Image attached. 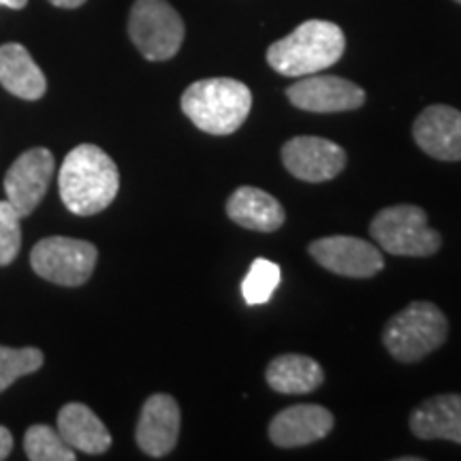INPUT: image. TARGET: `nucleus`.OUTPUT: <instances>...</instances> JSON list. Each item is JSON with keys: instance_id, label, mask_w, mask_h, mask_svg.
Masks as SVG:
<instances>
[{"instance_id": "obj_20", "label": "nucleus", "mask_w": 461, "mask_h": 461, "mask_svg": "<svg viewBox=\"0 0 461 461\" xmlns=\"http://www.w3.org/2000/svg\"><path fill=\"white\" fill-rule=\"evenodd\" d=\"M24 451L32 461H75L73 448L50 425H32L26 431Z\"/></svg>"}, {"instance_id": "obj_13", "label": "nucleus", "mask_w": 461, "mask_h": 461, "mask_svg": "<svg viewBox=\"0 0 461 461\" xmlns=\"http://www.w3.org/2000/svg\"><path fill=\"white\" fill-rule=\"evenodd\" d=\"M180 406L167 393L148 397L137 423V445L149 457H165L177 445L180 436Z\"/></svg>"}, {"instance_id": "obj_12", "label": "nucleus", "mask_w": 461, "mask_h": 461, "mask_svg": "<svg viewBox=\"0 0 461 461\" xmlns=\"http://www.w3.org/2000/svg\"><path fill=\"white\" fill-rule=\"evenodd\" d=\"M412 137L431 158L445 163L461 160V112L448 105L423 109L414 120Z\"/></svg>"}, {"instance_id": "obj_8", "label": "nucleus", "mask_w": 461, "mask_h": 461, "mask_svg": "<svg viewBox=\"0 0 461 461\" xmlns=\"http://www.w3.org/2000/svg\"><path fill=\"white\" fill-rule=\"evenodd\" d=\"M56 160L48 148H34L22 154L5 176L7 201L15 207L20 218L31 216L48 193Z\"/></svg>"}, {"instance_id": "obj_1", "label": "nucleus", "mask_w": 461, "mask_h": 461, "mask_svg": "<svg viewBox=\"0 0 461 461\" xmlns=\"http://www.w3.org/2000/svg\"><path fill=\"white\" fill-rule=\"evenodd\" d=\"M58 188L71 214L95 216L107 210L118 194V167L99 146L82 143L67 154L58 176Z\"/></svg>"}, {"instance_id": "obj_24", "label": "nucleus", "mask_w": 461, "mask_h": 461, "mask_svg": "<svg viewBox=\"0 0 461 461\" xmlns=\"http://www.w3.org/2000/svg\"><path fill=\"white\" fill-rule=\"evenodd\" d=\"M11 448H14V436H11V431L7 428L0 425V461L9 457Z\"/></svg>"}, {"instance_id": "obj_4", "label": "nucleus", "mask_w": 461, "mask_h": 461, "mask_svg": "<svg viewBox=\"0 0 461 461\" xmlns=\"http://www.w3.org/2000/svg\"><path fill=\"white\" fill-rule=\"evenodd\" d=\"M448 321L431 302H412L391 316L383 330V344L402 363H417L447 342Z\"/></svg>"}, {"instance_id": "obj_10", "label": "nucleus", "mask_w": 461, "mask_h": 461, "mask_svg": "<svg viewBox=\"0 0 461 461\" xmlns=\"http://www.w3.org/2000/svg\"><path fill=\"white\" fill-rule=\"evenodd\" d=\"M293 105L312 113L353 112L366 103V92L348 79L338 75H305L286 88Z\"/></svg>"}, {"instance_id": "obj_11", "label": "nucleus", "mask_w": 461, "mask_h": 461, "mask_svg": "<svg viewBox=\"0 0 461 461\" xmlns=\"http://www.w3.org/2000/svg\"><path fill=\"white\" fill-rule=\"evenodd\" d=\"M282 163L297 180L319 184L333 180L344 169L346 152L330 140L302 135L282 146Z\"/></svg>"}, {"instance_id": "obj_16", "label": "nucleus", "mask_w": 461, "mask_h": 461, "mask_svg": "<svg viewBox=\"0 0 461 461\" xmlns=\"http://www.w3.org/2000/svg\"><path fill=\"white\" fill-rule=\"evenodd\" d=\"M0 84L17 99L39 101L48 90V79L31 51L20 43H7L0 48Z\"/></svg>"}, {"instance_id": "obj_18", "label": "nucleus", "mask_w": 461, "mask_h": 461, "mask_svg": "<svg viewBox=\"0 0 461 461\" xmlns=\"http://www.w3.org/2000/svg\"><path fill=\"white\" fill-rule=\"evenodd\" d=\"M227 214L240 227L252 230H278L285 224V207L280 201L255 186H241L227 201Z\"/></svg>"}, {"instance_id": "obj_9", "label": "nucleus", "mask_w": 461, "mask_h": 461, "mask_svg": "<svg viewBox=\"0 0 461 461\" xmlns=\"http://www.w3.org/2000/svg\"><path fill=\"white\" fill-rule=\"evenodd\" d=\"M308 250L322 267L346 278H372L384 267L380 248L350 235L321 238L312 241Z\"/></svg>"}, {"instance_id": "obj_23", "label": "nucleus", "mask_w": 461, "mask_h": 461, "mask_svg": "<svg viewBox=\"0 0 461 461\" xmlns=\"http://www.w3.org/2000/svg\"><path fill=\"white\" fill-rule=\"evenodd\" d=\"M22 246L20 214L7 199L0 201V267L15 261Z\"/></svg>"}, {"instance_id": "obj_17", "label": "nucleus", "mask_w": 461, "mask_h": 461, "mask_svg": "<svg viewBox=\"0 0 461 461\" xmlns=\"http://www.w3.org/2000/svg\"><path fill=\"white\" fill-rule=\"evenodd\" d=\"M58 434L75 451L101 455L112 447V434L86 403L71 402L58 412Z\"/></svg>"}, {"instance_id": "obj_22", "label": "nucleus", "mask_w": 461, "mask_h": 461, "mask_svg": "<svg viewBox=\"0 0 461 461\" xmlns=\"http://www.w3.org/2000/svg\"><path fill=\"white\" fill-rule=\"evenodd\" d=\"M43 366V353L32 346L26 348H9L0 346V393L9 389L17 378L34 374Z\"/></svg>"}, {"instance_id": "obj_25", "label": "nucleus", "mask_w": 461, "mask_h": 461, "mask_svg": "<svg viewBox=\"0 0 461 461\" xmlns=\"http://www.w3.org/2000/svg\"><path fill=\"white\" fill-rule=\"evenodd\" d=\"M54 7H60V9H77L82 7L86 0H50Z\"/></svg>"}, {"instance_id": "obj_3", "label": "nucleus", "mask_w": 461, "mask_h": 461, "mask_svg": "<svg viewBox=\"0 0 461 461\" xmlns=\"http://www.w3.org/2000/svg\"><path fill=\"white\" fill-rule=\"evenodd\" d=\"M252 92L230 77H210L190 84L182 95V112L199 131L230 135L246 122Z\"/></svg>"}, {"instance_id": "obj_5", "label": "nucleus", "mask_w": 461, "mask_h": 461, "mask_svg": "<svg viewBox=\"0 0 461 461\" xmlns=\"http://www.w3.org/2000/svg\"><path fill=\"white\" fill-rule=\"evenodd\" d=\"M370 233L384 252L395 257H431L442 246L440 233L429 227L428 214L419 205L380 210L370 224Z\"/></svg>"}, {"instance_id": "obj_6", "label": "nucleus", "mask_w": 461, "mask_h": 461, "mask_svg": "<svg viewBox=\"0 0 461 461\" xmlns=\"http://www.w3.org/2000/svg\"><path fill=\"white\" fill-rule=\"evenodd\" d=\"M184 22L167 0H137L131 9L129 34L143 58L152 62L169 60L180 51Z\"/></svg>"}, {"instance_id": "obj_26", "label": "nucleus", "mask_w": 461, "mask_h": 461, "mask_svg": "<svg viewBox=\"0 0 461 461\" xmlns=\"http://www.w3.org/2000/svg\"><path fill=\"white\" fill-rule=\"evenodd\" d=\"M28 5V0H0V7H9V9H24Z\"/></svg>"}, {"instance_id": "obj_15", "label": "nucleus", "mask_w": 461, "mask_h": 461, "mask_svg": "<svg viewBox=\"0 0 461 461\" xmlns=\"http://www.w3.org/2000/svg\"><path fill=\"white\" fill-rule=\"evenodd\" d=\"M411 429L420 440H451L461 445V395L445 393L425 400L411 414Z\"/></svg>"}, {"instance_id": "obj_21", "label": "nucleus", "mask_w": 461, "mask_h": 461, "mask_svg": "<svg viewBox=\"0 0 461 461\" xmlns=\"http://www.w3.org/2000/svg\"><path fill=\"white\" fill-rule=\"evenodd\" d=\"M280 265L269 258H255L241 282V295L248 305H261L272 299L274 291L280 285Z\"/></svg>"}, {"instance_id": "obj_14", "label": "nucleus", "mask_w": 461, "mask_h": 461, "mask_svg": "<svg viewBox=\"0 0 461 461\" xmlns=\"http://www.w3.org/2000/svg\"><path fill=\"white\" fill-rule=\"evenodd\" d=\"M333 414L316 403H297L276 414L269 423V438L276 447L295 448L312 445L330 436Z\"/></svg>"}, {"instance_id": "obj_19", "label": "nucleus", "mask_w": 461, "mask_h": 461, "mask_svg": "<svg viewBox=\"0 0 461 461\" xmlns=\"http://www.w3.org/2000/svg\"><path fill=\"white\" fill-rule=\"evenodd\" d=\"M267 384L274 391L285 395H305L312 393L322 384L325 374L319 361L305 355H280L269 363L265 370Z\"/></svg>"}, {"instance_id": "obj_2", "label": "nucleus", "mask_w": 461, "mask_h": 461, "mask_svg": "<svg viewBox=\"0 0 461 461\" xmlns=\"http://www.w3.org/2000/svg\"><path fill=\"white\" fill-rule=\"evenodd\" d=\"M344 50L342 28L333 22L308 20L267 50V62L285 77H305L336 65Z\"/></svg>"}, {"instance_id": "obj_7", "label": "nucleus", "mask_w": 461, "mask_h": 461, "mask_svg": "<svg viewBox=\"0 0 461 461\" xmlns=\"http://www.w3.org/2000/svg\"><path fill=\"white\" fill-rule=\"evenodd\" d=\"M96 246L73 238H45L32 248L31 265L34 274L60 286H82L95 272Z\"/></svg>"}, {"instance_id": "obj_27", "label": "nucleus", "mask_w": 461, "mask_h": 461, "mask_svg": "<svg viewBox=\"0 0 461 461\" xmlns=\"http://www.w3.org/2000/svg\"><path fill=\"white\" fill-rule=\"evenodd\" d=\"M455 3H459V5H461V0H455Z\"/></svg>"}]
</instances>
